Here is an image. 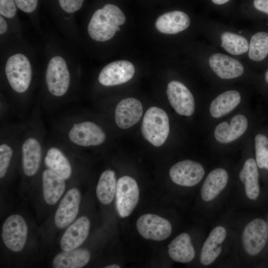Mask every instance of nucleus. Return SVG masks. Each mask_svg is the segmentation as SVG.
<instances>
[{
    "mask_svg": "<svg viewBox=\"0 0 268 268\" xmlns=\"http://www.w3.org/2000/svg\"><path fill=\"white\" fill-rule=\"evenodd\" d=\"M126 21L122 11L116 5L107 4L96 10L89 22L87 31L90 37L99 42H104L112 38L119 26Z\"/></svg>",
    "mask_w": 268,
    "mask_h": 268,
    "instance_id": "f257e3e1",
    "label": "nucleus"
},
{
    "mask_svg": "<svg viewBox=\"0 0 268 268\" xmlns=\"http://www.w3.org/2000/svg\"><path fill=\"white\" fill-rule=\"evenodd\" d=\"M141 133L145 139L155 146H161L169 135V118L166 113L157 107H151L145 112L141 125Z\"/></svg>",
    "mask_w": 268,
    "mask_h": 268,
    "instance_id": "f03ea898",
    "label": "nucleus"
},
{
    "mask_svg": "<svg viewBox=\"0 0 268 268\" xmlns=\"http://www.w3.org/2000/svg\"><path fill=\"white\" fill-rule=\"evenodd\" d=\"M5 72L12 89L18 93L25 92L31 83L32 68L28 58L23 54L10 57L6 63Z\"/></svg>",
    "mask_w": 268,
    "mask_h": 268,
    "instance_id": "7ed1b4c3",
    "label": "nucleus"
},
{
    "mask_svg": "<svg viewBox=\"0 0 268 268\" xmlns=\"http://www.w3.org/2000/svg\"><path fill=\"white\" fill-rule=\"evenodd\" d=\"M69 141L77 147H89L102 144L106 135L102 129L91 121L76 122L72 124L67 131Z\"/></svg>",
    "mask_w": 268,
    "mask_h": 268,
    "instance_id": "20e7f679",
    "label": "nucleus"
},
{
    "mask_svg": "<svg viewBox=\"0 0 268 268\" xmlns=\"http://www.w3.org/2000/svg\"><path fill=\"white\" fill-rule=\"evenodd\" d=\"M49 92L60 97L67 92L70 84V74L65 60L60 56L52 58L48 63L45 75Z\"/></svg>",
    "mask_w": 268,
    "mask_h": 268,
    "instance_id": "39448f33",
    "label": "nucleus"
},
{
    "mask_svg": "<svg viewBox=\"0 0 268 268\" xmlns=\"http://www.w3.org/2000/svg\"><path fill=\"white\" fill-rule=\"evenodd\" d=\"M242 240L247 254L251 256L260 254L268 241V222L260 217L251 220L244 229Z\"/></svg>",
    "mask_w": 268,
    "mask_h": 268,
    "instance_id": "423d86ee",
    "label": "nucleus"
},
{
    "mask_svg": "<svg viewBox=\"0 0 268 268\" xmlns=\"http://www.w3.org/2000/svg\"><path fill=\"white\" fill-rule=\"evenodd\" d=\"M139 195L137 184L133 178L125 176L118 180L116 192V205L121 217H126L132 213L138 201Z\"/></svg>",
    "mask_w": 268,
    "mask_h": 268,
    "instance_id": "0eeeda50",
    "label": "nucleus"
},
{
    "mask_svg": "<svg viewBox=\"0 0 268 268\" xmlns=\"http://www.w3.org/2000/svg\"><path fill=\"white\" fill-rule=\"evenodd\" d=\"M20 147L23 173L32 177L37 172L42 161V141L38 134L30 133L23 138Z\"/></svg>",
    "mask_w": 268,
    "mask_h": 268,
    "instance_id": "6e6552de",
    "label": "nucleus"
},
{
    "mask_svg": "<svg viewBox=\"0 0 268 268\" xmlns=\"http://www.w3.org/2000/svg\"><path fill=\"white\" fill-rule=\"evenodd\" d=\"M27 230L21 215L12 214L7 217L2 228V238L6 247L13 252L21 251L26 243Z\"/></svg>",
    "mask_w": 268,
    "mask_h": 268,
    "instance_id": "1a4fd4ad",
    "label": "nucleus"
},
{
    "mask_svg": "<svg viewBox=\"0 0 268 268\" xmlns=\"http://www.w3.org/2000/svg\"><path fill=\"white\" fill-rule=\"evenodd\" d=\"M136 228L144 238L155 241H162L171 234L170 222L165 218L154 214H144L137 220Z\"/></svg>",
    "mask_w": 268,
    "mask_h": 268,
    "instance_id": "9d476101",
    "label": "nucleus"
},
{
    "mask_svg": "<svg viewBox=\"0 0 268 268\" xmlns=\"http://www.w3.org/2000/svg\"><path fill=\"white\" fill-rule=\"evenodd\" d=\"M205 174L203 166L199 162L184 160L175 164L169 170L172 181L180 186L192 187L202 179Z\"/></svg>",
    "mask_w": 268,
    "mask_h": 268,
    "instance_id": "9b49d317",
    "label": "nucleus"
},
{
    "mask_svg": "<svg viewBox=\"0 0 268 268\" xmlns=\"http://www.w3.org/2000/svg\"><path fill=\"white\" fill-rule=\"evenodd\" d=\"M166 93L171 105L177 113L185 116H190L194 113V96L184 84L178 81H170L167 85Z\"/></svg>",
    "mask_w": 268,
    "mask_h": 268,
    "instance_id": "f8f14e48",
    "label": "nucleus"
},
{
    "mask_svg": "<svg viewBox=\"0 0 268 268\" xmlns=\"http://www.w3.org/2000/svg\"><path fill=\"white\" fill-rule=\"evenodd\" d=\"M134 72V67L130 62L117 61L109 63L102 68L98 76V81L105 86L119 85L131 79Z\"/></svg>",
    "mask_w": 268,
    "mask_h": 268,
    "instance_id": "ddd939ff",
    "label": "nucleus"
},
{
    "mask_svg": "<svg viewBox=\"0 0 268 268\" xmlns=\"http://www.w3.org/2000/svg\"><path fill=\"white\" fill-rule=\"evenodd\" d=\"M80 200L77 189L72 188L67 192L55 213L54 220L57 227L64 228L74 220L78 212Z\"/></svg>",
    "mask_w": 268,
    "mask_h": 268,
    "instance_id": "4468645a",
    "label": "nucleus"
},
{
    "mask_svg": "<svg viewBox=\"0 0 268 268\" xmlns=\"http://www.w3.org/2000/svg\"><path fill=\"white\" fill-rule=\"evenodd\" d=\"M142 114L141 102L134 98H127L117 105L115 112V122L120 128L127 129L136 124Z\"/></svg>",
    "mask_w": 268,
    "mask_h": 268,
    "instance_id": "2eb2a0df",
    "label": "nucleus"
},
{
    "mask_svg": "<svg viewBox=\"0 0 268 268\" xmlns=\"http://www.w3.org/2000/svg\"><path fill=\"white\" fill-rule=\"evenodd\" d=\"M212 71L220 78L230 79L240 76L244 67L238 60L221 53H215L208 59Z\"/></svg>",
    "mask_w": 268,
    "mask_h": 268,
    "instance_id": "dca6fc26",
    "label": "nucleus"
},
{
    "mask_svg": "<svg viewBox=\"0 0 268 268\" xmlns=\"http://www.w3.org/2000/svg\"><path fill=\"white\" fill-rule=\"evenodd\" d=\"M248 126L247 118L243 115L238 114L232 118L230 124L226 122L219 123L214 130V136L219 143H231L245 133Z\"/></svg>",
    "mask_w": 268,
    "mask_h": 268,
    "instance_id": "f3484780",
    "label": "nucleus"
},
{
    "mask_svg": "<svg viewBox=\"0 0 268 268\" xmlns=\"http://www.w3.org/2000/svg\"><path fill=\"white\" fill-rule=\"evenodd\" d=\"M89 220L86 216H81L68 227L63 234L60 245L63 251H69L77 248L87 238L90 229Z\"/></svg>",
    "mask_w": 268,
    "mask_h": 268,
    "instance_id": "a211bd4d",
    "label": "nucleus"
},
{
    "mask_svg": "<svg viewBox=\"0 0 268 268\" xmlns=\"http://www.w3.org/2000/svg\"><path fill=\"white\" fill-rule=\"evenodd\" d=\"M226 234L225 228L221 226L215 227L210 232L201 252L200 262L202 265H209L218 258Z\"/></svg>",
    "mask_w": 268,
    "mask_h": 268,
    "instance_id": "6ab92c4d",
    "label": "nucleus"
},
{
    "mask_svg": "<svg viewBox=\"0 0 268 268\" xmlns=\"http://www.w3.org/2000/svg\"><path fill=\"white\" fill-rule=\"evenodd\" d=\"M190 19L185 12L174 10L160 15L155 22V27L158 31L173 34L179 33L190 25Z\"/></svg>",
    "mask_w": 268,
    "mask_h": 268,
    "instance_id": "aec40b11",
    "label": "nucleus"
},
{
    "mask_svg": "<svg viewBox=\"0 0 268 268\" xmlns=\"http://www.w3.org/2000/svg\"><path fill=\"white\" fill-rule=\"evenodd\" d=\"M228 174L222 168H216L207 176L202 186L201 195L205 201L214 200L225 188L228 181Z\"/></svg>",
    "mask_w": 268,
    "mask_h": 268,
    "instance_id": "412c9836",
    "label": "nucleus"
},
{
    "mask_svg": "<svg viewBox=\"0 0 268 268\" xmlns=\"http://www.w3.org/2000/svg\"><path fill=\"white\" fill-rule=\"evenodd\" d=\"M44 163L47 169L65 180L69 178L72 173L71 165L65 154L57 146H51L47 149Z\"/></svg>",
    "mask_w": 268,
    "mask_h": 268,
    "instance_id": "4be33fe9",
    "label": "nucleus"
},
{
    "mask_svg": "<svg viewBox=\"0 0 268 268\" xmlns=\"http://www.w3.org/2000/svg\"><path fill=\"white\" fill-rule=\"evenodd\" d=\"M42 180L45 201L50 205L55 204L64 193L65 180L47 169L43 172Z\"/></svg>",
    "mask_w": 268,
    "mask_h": 268,
    "instance_id": "5701e85b",
    "label": "nucleus"
},
{
    "mask_svg": "<svg viewBox=\"0 0 268 268\" xmlns=\"http://www.w3.org/2000/svg\"><path fill=\"white\" fill-rule=\"evenodd\" d=\"M258 167L256 160L249 158L245 161L239 175L244 185L246 195L251 200H257L260 194Z\"/></svg>",
    "mask_w": 268,
    "mask_h": 268,
    "instance_id": "b1692460",
    "label": "nucleus"
},
{
    "mask_svg": "<svg viewBox=\"0 0 268 268\" xmlns=\"http://www.w3.org/2000/svg\"><path fill=\"white\" fill-rule=\"evenodd\" d=\"M168 253L174 261L186 263L195 257V251L190 235L182 233L175 238L168 245Z\"/></svg>",
    "mask_w": 268,
    "mask_h": 268,
    "instance_id": "393cba45",
    "label": "nucleus"
},
{
    "mask_svg": "<svg viewBox=\"0 0 268 268\" xmlns=\"http://www.w3.org/2000/svg\"><path fill=\"white\" fill-rule=\"evenodd\" d=\"M241 100L240 93L236 90H228L220 94L210 103L211 116L219 118L227 114L239 104Z\"/></svg>",
    "mask_w": 268,
    "mask_h": 268,
    "instance_id": "a878e982",
    "label": "nucleus"
},
{
    "mask_svg": "<svg viewBox=\"0 0 268 268\" xmlns=\"http://www.w3.org/2000/svg\"><path fill=\"white\" fill-rule=\"evenodd\" d=\"M90 258V254L85 249L63 251L55 256L53 266L56 268H80L85 266Z\"/></svg>",
    "mask_w": 268,
    "mask_h": 268,
    "instance_id": "bb28decb",
    "label": "nucleus"
},
{
    "mask_svg": "<svg viewBox=\"0 0 268 268\" xmlns=\"http://www.w3.org/2000/svg\"><path fill=\"white\" fill-rule=\"evenodd\" d=\"M116 177L113 170H107L101 175L96 187V195L99 201L104 204L110 203L116 194Z\"/></svg>",
    "mask_w": 268,
    "mask_h": 268,
    "instance_id": "cd10ccee",
    "label": "nucleus"
},
{
    "mask_svg": "<svg viewBox=\"0 0 268 268\" xmlns=\"http://www.w3.org/2000/svg\"><path fill=\"white\" fill-rule=\"evenodd\" d=\"M221 47L228 53L240 55L249 50V44L244 37L230 32H223L220 36Z\"/></svg>",
    "mask_w": 268,
    "mask_h": 268,
    "instance_id": "c85d7f7f",
    "label": "nucleus"
},
{
    "mask_svg": "<svg viewBox=\"0 0 268 268\" xmlns=\"http://www.w3.org/2000/svg\"><path fill=\"white\" fill-rule=\"evenodd\" d=\"M249 58L255 62L264 60L268 55V33L258 32L251 39L249 47Z\"/></svg>",
    "mask_w": 268,
    "mask_h": 268,
    "instance_id": "c756f323",
    "label": "nucleus"
},
{
    "mask_svg": "<svg viewBox=\"0 0 268 268\" xmlns=\"http://www.w3.org/2000/svg\"><path fill=\"white\" fill-rule=\"evenodd\" d=\"M256 162L261 169L268 170V138L259 134L255 137Z\"/></svg>",
    "mask_w": 268,
    "mask_h": 268,
    "instance_id": "7c9ffc66",
    "label": "nucleus"
},
{
    "mask_svg": "<svg viewBox=\"0 0 268 268\" xmlns=\"http://www.w3.org/2000/svg\"><path fill=\"white\" fill-rule=\"evenodd\" d=\"M14 145L7 140H2L0 144V178L6 175L14 154Z\"/></svg>",
    "mask_w": 268,
    "mask_h": 268,
    "instance_id": "2f4dec72",
    "label": "nucleus"
},
{
    "mask_svg": "<svg viewBox=\"0 0 268 268\" xmlns=\"http://www.w3.org/2000/svg\"><path fill=\"white\" fill-rule=\"evenodd\" d=\"M14 0H0V13L7 18H12L16 13Z\"/></svg>",
    "mask_w": 268,
    "mask_h": 268,
    "instance_id": "473e14b6",
    "label": "nucleus"
},
{
    "mask_svg": "<svg viewBox=\"0 0 268 268\" xmlns=\"http://www.w3.org/2000/svg\"><path fill=\"white\" fill-rule=\"evenodd\" d=\"M62 9L69 13L79 10L82 6L84 0H58Z\"/></svg>",
    "mask_w": 268,
    "mask_h": 268,
    "instance_id": "72a5a7b5",
    "label": "nucleus"
},
{
    "mask_svg": "<svg viewBox=\"0 0 268 268\" xmlns=\"http://www.w3.org/2000/svg\"><path fill=\"white\" fill-rule=\"evenodd\" d=\"M16 6L26 13L33 12L36 8L38 0H14Z\"/></svg>",
    "mask_w": 268,
    "mask_h": 268,
    "instance_id": "f704fd0d",
    "label": "nucleus"
},
{
    "mask_svg": "<svg viewBox=\"0 0 268 268\" xmlns=\"http://www.w3.org/2000/svg\"><path fill=\"white\" fill-rule=\"evenodd\" d=\"M253 4L256 9L268 14V0H254Z\"/></svg>",
    "mask_w": 268,
    "mask_h": 268,
    "instance_id": "c9c22d12",
    "label": "nucleus"
},
{
    "mask_svg": "<svg viewBox=\"0 0 268 268\" xmlns=\"http://www.w3.org/2000/svg\"><path fill=\"white\" fill-rule=\"evenodd\" d=\"M7 23L5 19L1 16H0V34H2L5 33L7 30Z\"/></svg>",
    "mask_w": 268,
    "mask_h": 268,
    "instance_id": "e433bc0d",
    "label": "nucleus"
},
{
    "mask_svg": "<svg viewBox=\"0 0 268 268\" xmlns=\"http://www.w3.org/2000/svg\"><path fill=\"white\" fill-rule=\"evenodd\" d=\"M212 2L216 4H222L226 3L230 0H211Z\"/></svg>",
    "mask_w": 268,
    "mask_h": 268,
    "instance_id": "4c0bfd02",
    "label": "nucleus"
},
{
    "mask_svg": "<svg viewBox=\"0 0 268 268\" xmlns=\"http://www.w3.org/2000/svg\"><path fill=\"white\" fill-rule=\"evenodd\" d=\"M105 268H120L121 267H120L118 265L113 264V265H111L108 266L106 267Z\"/></svg>",
    "mask_w": 268,
    "mask_h": 268,
    "instance_id": "58836bf2",
    "label": "nucleus"
},
{
    "mask_svg": "<svg viewBox=\"0 0 268 268\" xmlns=\"http://www.w3.org/2000/svg\"><path fill=\"white\" fill-rule=\"evenodd\" d=\"M265 78L266 81L268 83V69L266 72L265 75Z\"/></svg>",
    "mask_w": 268,
    "mask_h": 268,
    "instance_id": "ea45409f",
    "label": "nucleus"
}]
</instances>
